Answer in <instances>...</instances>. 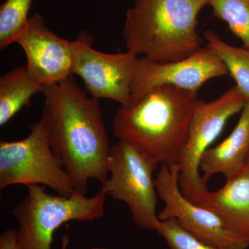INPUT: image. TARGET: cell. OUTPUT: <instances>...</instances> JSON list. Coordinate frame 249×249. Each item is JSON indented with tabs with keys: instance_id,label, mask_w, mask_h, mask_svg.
<instances>
[{
	"instance_id": "1",
	"label": "cell",
	"mask_w": 249,
	"mask_h": 249,
	"mask_svg": "<svg viewBox=\"0 0 249 249\" xmlns=\"http://www.w3.org/2000/svg\"><path fill=\"white\" fill-rule=\"evenodd\" d=\"M41 120L54 155L61 162L75 191L86 195L90 179L103 183L108 177L110 153L98 99L88 97L72 75L43 86Z\"/></svg>"
},
{
	"instance_id": "2",
	"label": "cell",
	"mask_w": 249,
	"mask_h": 249,
	"mask_svg": "<svg viewBox=\"0 0 249 249\" xmlns=\"http://www.w3.org/2000/svg\"><path fill=\"white\" fill-rule=\"evenodd\" d=\"M197 92L164 85L118 109L113 132L119 140L132 142L158 164L178 165L189 132Z\"/></svg>"
},
{
	"instance_id": "3",
	"label": "cell",
	"mask_w": 249,
	"mask_h": 249,
	"mask_svg": "<svg viewBox=\"0 0 249 249\" xmlns=\"http://www.w3.org/2000/svg\"><path fill=\"white\" fill-rule=\"evenodd\" d=\"M209 0H134L126 11L127 51L159 62L178 61L201 48L198 16Z\"/></svg>"
},
{
	"instance_id": "4",
	"label": "cell",
	"mask_w": 249,
	"mask_h": 249,
	"mask_svg": "<svg viewBox=\"0 0 249 249\" xmlns=\"http://www.w3.org/2000/svg\"><path fill=\"white\" fill-rule=\"evenodd\" d=\"M27 196L12 209L21 249H52L55 231L71 221L93 222L106 214L102 189L92 196L75 191L71 196L50 195L45 186H28Z\"/></svg>"
},
{
	"instance_id": "5",
	"label": "cell",
	"mask_w": 249,
	"mask_h": 249,
	"mask_svg": "<svg viewBox=\"0 0 249 249\" xmlns=\"http://www.w3.org/2000/svg\"><path fill=\"white\" fill-rule=\"evenodd\" d=\"M158 165L132 142L119 140L111 147L108 177L101 183L106 196L128 206L134 224L142 230L157 231L160 222L153 177Z\"/></svg>"
},
{
	"instance_id": "6",
	"label": "cell",
	"mask_w": 249,
	"mask_h": 249,
	"mask_svg": "<svg viewBox=\"0 0 249 249\" xmlns=\"http://www.w3.org/2000/svg\"><path fill=\"white\" fill-rule=\"evenodd\" d=\"M43 185L60 196L75 192L70 177L54 155L40 120L25 138L0 142V189L12 185Z\"/></svg>"
},
{
	"instance_id": "7",
	"label": "cell",
	"mask_w": 249,
	"mask_h": 249,
	"mask_svg": "<svg viewBox=\"0 0 249 249\" xmlns=\"http://www.w3.org/2000/svg\"><path fill=\"white\" fill-rule=\"evenodd\" d=\"M247 101L234 86L214 101L207 103L199 99L196 103L178 162V186L183 196L193 202H197L209 191L200 174L203 155L222 133L228 121L242 111Z\"/></svg>"
},
{
	"instance_id": "8",
	"label": "cell",
	"mask_w": 249,
	"mask_h": 249,
	"mask_svg": "<svg viewBox=\"0 0 249 249\" xmlns=\"http://www.w3.org/2000/svg\"><path fill=\"white\" fill-rule=\"evenodd\" d=\"M178 165H161L155 174L157 195L164 204L159 219L175 218L198 238L221 249H248L249 241L236 233L220 216L183 196L178 186Z\"/></svg>"
},
{
	"instance_id": "9",
	"label": "cell",
	"mask_w": 249,
	"mask_h": 249,
	"mask_svg": "<svg viewBox=\"0 0 249 249\" xmlns=\"http://www.w3.org/2000/svg\"><path fill=\"white\" fill-rule=\"evenodd\" d=\"M73 42L72 73L83 79L91 97L111 100L121 107L128 106L138 55L127 50L118 53L95 50L92 38L87 33H81Z\"/></svg>"
},
{
	"instance_id": "10",
	"label": "cell",
	"mask_w": 249,
	"mask_h": 249,
	"mask_svg": "<svg viewBox=\"0 0 249 249\" xmlns=\"http://www.w3.org/2000/svg\"><path fill=\"white\" fill-rule=\"evenodd\" d=\"M227 75V67L207 47L178 61L159 62L142 56L136 62L129 104L157 87L170 85L197 92L208 80Z\"/></svg>"
},
{
	"instance_id": "11",
	"label": "cell",
	"mask_w": 249,
	"mask_h": 249,
	"mask_svg": "<svg viewBox=\"0 0 249 249\" xmlns=\"http://www.w3.org/2000/svg\"><path fill=\"white\" fill-rule=\"evenodd\" d=\"M15 43L25 53L27 71L42 86L56 84L73 74V41L54 34L41 15L29 17Z\"/></svg>"
},
{
	"instance_id": "12",
	"label": "cell",
	"mask_w": 249,
	"mask_h": 249,
	"mask_svg": "<svg viewBox=\"0 0 249 249\" xmlns=\"http://www.w3.org/2000/svg\"><path fill=\"white\" fill-rule=\"evenodd\" d=\"M249 155V100L241 111L235 128L222 142L210 147L200 162L205 183L217 174L229 179L247 166Z\"/></svg>"
},
{
	"instance_id": "13",
	"label": "cell",
	"mask_w": 249,
	"mask_h": 249,
	"mask_svg": "<svg viewBox=\"0 0 249 249\" xmlns=\"http://www.w3.org/2000/svg\"><path fill=\"white\" fill-rule=\"evenodd\" d=\"M213 211L249 242V165L217 191H208L196 203Z\"/></svg>"
},
{
	"instance_id": "14",
	"label": "cell",
	"mask_w": 249,
	"mask_h": 249,
	"mask_svg": "<svg viewBox=\"0 0 249 249\" xmlns=\"http://www.w3.org/2000/svg\"><path fill=\"white\" fill-rule=\"evenodd\" d=\"M43 92V86L34 80L26 67H16L0 77V126H4L24 107H29L31 98Z\"/></svg>"
},
{
	"instance_id": "15",
	"label": "cell",
	"mask_w": 249,
	"mask_h": 249,
	"mask_svg": "<svg viewBox=\"0 0 249 249\" xmlns=\"http://www.w3.org/2000/svg\"><path fill=\"white\" fill-rule=\"evenodd\" d=\"M206 47L219 57L235 80L237 89L249 100V49L229 45L211 31H206Z\"/></svg>"
},
{
	"instance_id": "16",
	"label": "cell",
	"mask_w": 249,
	"mask_h": 249,
	"mask_svg": "<svg viewBox=\"0 0 249 249\" xmlns=\"http://www.w3.org/2000/svg\"><path fill=\"white\" fill-rule=\"evenodd\" d=\"M213 16L224 21L249 49V0H209Z\"/></svg>"
},
{
	"instance_id": "17",
	"label": "cell",
	"mask_w": 249,
	"mask_h": 249,
	"mask_svg": "<svg viewBox=\"0 0 249 249\" xmlns=\"http://www.w3.org/2000/svg\"><path fill=\"white\" fill-rule=\"evenodd\" d=\"M34 0H6L0 7V49L14 43L29 19Z\"/></svg>"
},
{
	"instance_id": "18",
	"label": "cell",
	"mask_w": 249,
	"mask_h": 249,
	"mask_svg": "<svg viewBox=\"0 0 249 249\" xmlns=\"http://www.w3.org/2000/svg\"><path fill=\"white\" fill-rule=\"evenodd\" d=\"M157 232L170 249H221L198 238L175 218L160 221Z\"/></svg>"
},
{
	"instance_id": "19",
	"label": "cell",
	"mask_w": 249,
	"mask_h": 249,
	"mask_svg": "<svg viewBox=\"0 0 249 249\" xmlns=\"http://www.w3.org/2000/svg\"><path fill=\"white\" fill-rule=\"evenodd\" d=\"M0 249H21L18 242L17 231L9 229L1 234Z\"/></svg>"
},
{
	"instance_id": "20",
	"label": "cell",
	"mask_w": 249,
	"mask_h": 249,
	"mask_svg": "<svg viewBox=\"0 0 249 249\" xmlns=\"http://www.w3.org/2000/svg\"><path fill=\"white\" fill-rule=\"evenodd\" d=\"M69 244V237H67V235H64L63 237H62V249H66L67 247V245ZM91 249H106L104 248H98V247H95V248H92Z\"/></svg>"
},
{
	"instance_id": "21",
	"label": "cell",
	"mask_w": 249,
	"mask_h": 249,
	"mask_svg": "<svg viewBox=\"0 0 249 249\" xmlns=\"http://www.w3.org/2000/svg\"><path fill=\"white\" fill-rule=\"evenodd\" d=\"M247 165H249V157H248V160H247Z\"/></svg>"
}]
</instances>
